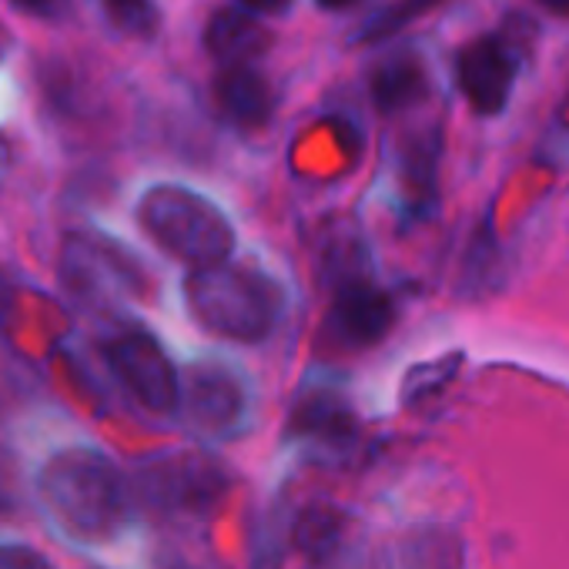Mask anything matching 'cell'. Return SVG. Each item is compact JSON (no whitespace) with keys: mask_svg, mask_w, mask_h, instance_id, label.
<instances>
[{"mask_svg":"<svg viewBox=\"0 0 569 569\" xmlns=\"http://www.w3.org/2000/svg\"><path fill=\"white\" fill-rule=\"evenodd\" d=\"M214 98L241 128H261L271 118V88L248 64H228L214 81Z\"/></svg>","mask_w":569,"mask_h":569,"instance_id":"obj_10","label":"cell"},{"mask_svg":"<svg viewBox=\"0 0 569 569\" xmlns=\"http://www.w3.org/2000/svg\"><path fill=\"white\" fill-rule=\"evenodd\" d=\"M108 18L128 31L148 38L158 28V11L151 8V0H108Z\"/></svg>","mask_w":569,"mask_h":569,"instance_id":"obj_15","label":"cell"},{"mask_svg":"<svg viewBox=\"0 0 569 569\" xmlns=\"http://www.w3.org/2000/svg\"><path fill=\"white\" fill-rule=\"evenodd\" d=\"M178 409L201 436H228L244 422V386L224 366H194L178 392Z\"/></svg>","mask_w":569,"mask_h":569,"instance_id":"obj_7","label":"cell"},{"mask_svg":"<svg viewBox=\"0 0 569 569\" xmlns=\"http://www.w3.org/2000/svg\"><path fill=\"white\" fill-rule=\"evenodd\" d=\"M238 4L251 11H264V14H284L292 8V0H238Z\"/></svg>","mask_w":569,"mask_h":569,"instance_id":"obj_17","label":"cell"},{"mask_svg":"<svg viewBox=\"0 0 569 569\" xmlns=\"http://www.w3.org/2000/svg\"><path fill=\"white\" fill-rule=\"evenodd\" d=\"M332 332L352 346V349H369L376 342H382L396 322V306L392 299L369 284L366 278H346L336 292V306H332Z\"/></svg>","mask_w":569,"mask_h":569,"instance_id":"obj_8","label":"cell"},{"mask_svg":"<svg viewBox=\"0 0 569 569\" xmlns=\"http://www.w3.org/2000/svg\"><path fill=\"white\" fill-rule=\"evenodd\" d=\"M536 4H539L542 11L556 14V18H569V0H536Z\"/></svg>","mask_w":569,"mask_h":569,"instance_id":"obj_19","label":"cell"},{"mask_svg":"<svg viewBox=\"0 0 569 569\" xmlns=\"http://www.w3.org/2000/svg\"><path fill=\"white\" fill-rule=\"evenodd\" d=\"M11 312V289H8V278L4 271H0V322H4V316Z\"/></svg>","mask_w":569,"mask_h":569,"instance_id":"obj_20","label":"cell"},{"mask_svg":"<svg viewBox=\"0 0 569 569\" xmlns=\"http://www.w3.org/2000/svg\"><path fill=\"white\" fill-rule=\"evenodd\" d=\"M8 174H11V144L8 138H0V191H4Z\"/></svg>","mask_w":569,"mask_h":569,"instance_id":"obj_18","label":"cell"},{"mask_svg":"<svg viewBox=\"0 0 569 569\" xmlns=\"http://www.w3.org/2000/svg\"><path fill=\"white\" fill-rule=\"evenodd\" d=\"M292 436L309 439L316 446H329V449H342L356 439V416L349 412V406L329 392L306 399L296 416H292Z\"/></svg>","mask_w":569,"mask_h":569,"instance_id":"obj_11","label":"cell"},{"mask_svg":"<svg viewBox=\"0 0 569 569\" xmlns=\"http://www.w3.org/2000/svg\"><path fill=\"white\" fill-rule=\"evenodd\" d=\"M108 366L148 412L168 416L178 409L181 379H178L171 359L164 356V349L151 336H144V332L118 336L108 346Z\"/></svg>","mask_w":569,"mask_h":569,"instance_id":"obj_5","label":"cell"},{"mask_svg":"<svg viewBox=\"0 0 569 569\" xmlns=\"http://www.w3.org/2000/svg\"><path fill=\"white\" fill-rule=\"evenodd\" d=\"M21 8H28V11H48L54 0H18Z\"/></svg>","mask_w":569,"mask_h":569,"instance_id":"obj_21","label":"cell"},{"mask_svg":"<svg viewBox=\"0 0 569 569\" xmlns=\"http://www.w3.org/2000/svg\"><path fill=\"white\" fill-rule=\"evenodd\" d=\"M188 309L208 329L234 342L264 339L281 312V292L271 278L241 264H208L198 268L188 284Z\"/></svg>","mask_w":569,"mask_h":569,"instance_id":"obj_2","label":"cell"},{"mask_svg":"<svg viewBox=\"0 0 569 569\" xmlns=\"http://www.w3.org/2000/svg\"><path fill=\"white\" fill-rule=\"evenodd\" d=\"M64 274L78 284L84 292H94V289H134V261L108 244V241H91V238H81V241H68L64 248Z\"/></svg>","mask_w":569,"mask_h":569,"instance_id":"obj_9","label":"cell"},{"mask_svg":"<svg viewBox=\"0 0 569 569\" xmlns=\"http://www.w3.org/2000/svg\"><path fill=\"white\" fill-rule=\"evenodd\" d=\"M204 48L224 64H244L268 48V34L241 11H218L204 28Z\"/></svg>","mask_w":569,"mask_h":569,"instance_id":"obj_13","label":"cell"},{"mask_svg":"<svg viewBox=\"0 0 569 569\" xmlns=\"http://www.w3.org/2000/svg\"><path fill=\"white\" fill-rule=\"evenodd\" d=\"M134 214L141 231L161 251H168L171 258L191 268L218 264L234 248V228L198 191L178 184H158L138 201Z\"/></svg>","mask_w":569,"mask_h":569,"instance_id":"obj_3","label":"cell"},{"mask_svg":"<svg viewBox=\"0 0 569 569\" xmlns=\"http://www.w3.org/2000/svg\"><path fill=\"white\" fill-rule=\"evenodd\" d=\"M522 54L499 34L472 41L456 64L459 91L479 114H499L509 104L512 84L519 78Z\"/></svg>","mask_w":569,"mask_h":569,"instance_id":"obj_6","label":"cell"},{"mask_svg":"<svg viewBox=\"0 0 569 569\" xmlns=\"http://www.w3.org/2000/svg\"><path fill=\"white\" fill-rule=\"evenodd\" d=\"M319 8H326V11H339V8H349L352 0H316Z\"/></svg>","mask_w":569,"mask_h":569,"instance_id":"obj_22","label":"cell"},{"mask_svg":"<svg viewBox=\"0 0 569 569\" xmlns=\"http://www.w3.org/2000/svg\"><path fill=\"white\" fill-rule=\"evenodd\" d=\"M439 4V0H396L392 8H386L382 14H376L366 28H362V44H372V41H382L396 31H402L409 21L422 18L426 11H432Z\"/></svg>","mask_w":569,"mask_h":569,"instance_id":"obj_14","label":"cell"},{"mask_svg":"<svg viewBox=\"0 0 569 569\" xmlns=\"http://www.w3.org/2000/svg\"><path fill=\"white\" fill-rule=\"evenodd\" d=\"M0 569H54L48 556L31 546H0Z\"/></svg>","mask_w":569,"mask_h":569,"instance_id":"obj_16","label":"cell"},{"mask_svg":"<svg viewBox=\"0 0 569 569\" xmlns=\"http://www.w3.org/2000/svg\"><path fill=\"white\" fill-rule=\"evenodd\" d=\"M131 489L154 512L194 519L208 516L221 502L228 476L201 452H161L138 466Z\"/></svg>","mask_w":569,"mask_h":569,"instance_id":"obj_4","label":"cell"},{"mask_svg":"<svg viewBox=\"0 0 569 569\" xmlns=\"http://www.w3.org/2000/svg\"><path fill=\"white\" fill-rule=\"evenodd\" d=\"M426 94H429L426 68H422V61H416L409 54L389 58L372 74V101L386 114H399V111L419 104Z\"/></svg>","mask_w":569,"mask_h":569,"instance_id":"obj_12","label":"cell"},{"mask_svg":"<svg viewBox=\"0 0 569 569\" xmlns=\"http://www.w3.org/2000/svg\"><path fill=\"white\" fill-rule=\"evenodd\" d=\"M41 502L51 519L81 542L118 536L134 509V489L124 472L98 449H61L38 479Z\"/></svg>","mask_w":569,"mask_h":569,"instance_id":"obj_1","label":"cell"}]
</instances>
